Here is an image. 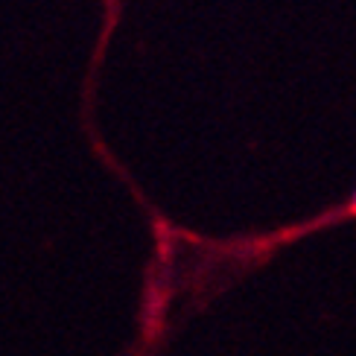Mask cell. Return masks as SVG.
I'll return each mask as SVG.
<instances>
[{
	"instance_id": "1",
	"label": "cell",
	"mask_w": 356,
	"mask_h": 356,
	"mask_svg": "<svg viewBox=\"0 0 356 356\" xmlns=\"http://www.w3.org/2000/svg\"><path fill=\"white\" fill-rule=\"evenodd\" d=\"M350 211H356V193H353V202H350Z\"/></svg>"
}]
</instances>
